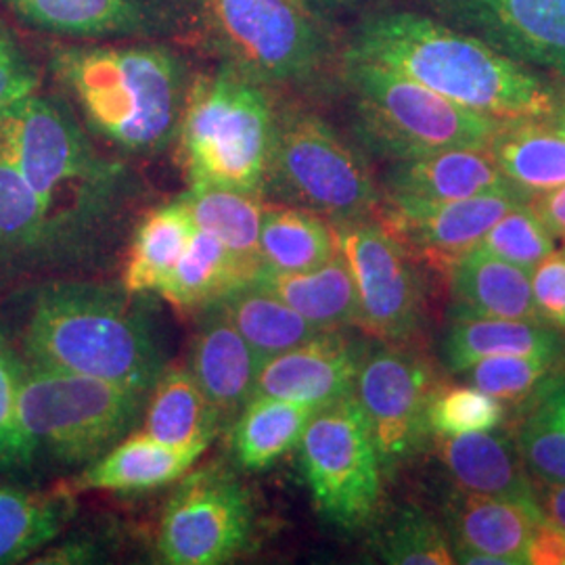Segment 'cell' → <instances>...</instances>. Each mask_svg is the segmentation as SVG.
<instances>
[{
	"label": "cell",
	"instance_id": "41",
	"mask_svg": "<svg viewBox=\"0 0 565 565\" xmlns=\"http://www.w3.org/2000/svg\"><path fill=\"white\" fill-rule=\"evenodd\" d=\"M23 361L0 331V471L23 469L36 459L20 422Z\"/></svg>",
	"mask_w": 565,
	"mask_h": 565
},
{
	"label": "cell",
	"instance_id": "40",
	"mask_svg": "<svg viewBox=\"0 0 565 565\" xmlns=\"http://www.w3.org/2000/svg\"><path fill=\"white\" fill-rule=\"evenodd\" d=\"M478 245L492 256L530 273L551 252H555V235L525 202L492 224Z\"/></svg>",
	"mask_w": 565,
	"mask_h": 565
},
{
	"label": "cell",
	"instance_id": "18",
	"mask_svg": "<svg viewBox=\"0 0 565 565\" xmlns=\"http://www.w3.org/2000/svg\"><path fill=\"white\" fill-rule=\"evenodd\" d=\"M364 348L342 329L321 331L264 361L254 396L321 408L354 392Z\"/></svg>",
	"mask_w": 565,
	"mask_h": 565
},
{
	"label": "cell",
	"instance_id": "29",
	"mask_svg": "<svg viewBox=\"0 0 565 565\" xmlns=\"http://www.w3.org/2000/svg\"><path fill=\"white\" fill-rule=\"evenodd\" d=\"M263 198V193L212 184H193L179 195L195 228L226 245L254 277L263 268L260 228L266 210Z\"/></svg>",
	"mask_w": 565,
	"mask_h": 565
},
{
	"label": "cell",
	"instance_id": "31",
	"mask_svg": "<svg viewBox=\"0 0 565 565\" xmlns=\"http://www.w3.org/2000/svg\"><path fill=\"white\" fill-rule=\"evenodd\" d=\"M315 406L254 396L231 425L233 459L242 469L263 471L298 448Z\"/></svg>",
	"mask_w": 565,
	"mask_h": 565
},
{
	"label": "cell",
	"instance_id": "44",
	"mask_svg": "<svg viewBox=\"0 0 565 565\" xmlns=\"http://www.w3.org/2000/svg\"><path fill=\"white\" fill-rule=\"evenodd\" d=\"M527 564L565 565V527L543 518L532 532Z\"/></svg>",
	"mask_w": 565,
	"mask_h": 565
},
{
	"label": "cell",
	"instance_id": "34",
	"mask_svg": "<svg viewBox=\"0 0 565 565\" xmlns=\"http://www.w3.org/2000/svg\"><path fill=\"white\" fill-rule=\"evenodd\" d=\"M193 231L195 224L179 198L151 210L130 243L121 285L132 294H160Z\"/></svg>",
	"mask_w": 565,
	"mask_h": 565
},
{
	"label": "cell",
	"instance_id": "46",
	"mask_svg": "<svg viewBox=\"0 0 565 565\" xmlns=\"http://www.w3.org/2000/svg\"><path fill=\"white\" fill-rule=\"evenodd\" d=\"M534 499L546 520L565 527V482L564 484L534 482Z\"/></svg>",
	"mask_w": 565,
	"mask_h": 565
},
{
	"label": "cell",
	"instance_id": "36",
	"mask_svg": "<svg viewBox=\"0 0 565 565\" xmlns=\"http://www.w3.org/2000/svg\"><path fill=\"white\" fill-rule=\"evenodd\" d=\"M564 390L562 382H555L530 396L532 406L525 408L513 438L527 473L536 482H565V429L557 419Z\"/></svg>",
	"mask_w": 565,
	"mask_h": 565
},
{
	"label": "cell",
	"instance_id": "17",
	"mask_svg": "<svg viewBox=\"0 0 565 565\" xmlns=\"http://www.w3.org/2000/svg\"><path fill=\"white\" fill-rule=\"evenodd\" d=\"M438 20L565 81V0H425Z\"/></svg>",
	"mask_w": 565,
	"mask_h": 565
},
{
	"label": "cell",
	"instance_id": "39",
	"mask_svg": "<svg viewBox=\"0 0 565 565\" xmlns=\"http://www.w3.org/2000/svg\"><path fill=\"white\" fill-rule=\"evenodd\" d=\"M503 417L505 408L501 401L478 387H446L443 384L427 406V427L434 436L488 431L503 424Z\"/></svg>",
	"mask_w": 565,
	"mask_h": 565
},
{
	"label": "cell",
	"instance_id": "4",
	"mask_svg": "<svg viewBox=\"0 0 565 565\" xmlns=\"http://www.w3.org/2000/svg\"><path fill=\"white\" fill-rule=\"evenodd\" d=\"M0 156L61 216L95 235L120 202L124 166L95 149L67 107L39 93L0 114Z\"/></svg>",
	"mask_w": 565,
	"mask_h": 565
},
{
	"label": "cell",
	"instance_id": "6",
	"mask_svg": "<svg viewBox=\"0 0 565 565\" xmlns=\"http://www.w3.org/2000/svg\"><path fill=\"white\" fill-rule=\"evenodd\" d=\"M263 195L331 224L375 218L384 202L361 153L321 116L294 105L275 114Z\"/></svg>",
	"mask_w": 565,
	"mask_h": 565
},
{
	"label": "cell",
	"instance_id": "22",
	"mask_svg": "<svg viewBox=\"0 0 565 565\" xmlns=\"http://www.w3.org/2000/svg\"><path fill=\"white\" fill-rule=\"evenodd\" d=\"M436 455L459 490L536 503L520 450L503 434L436 436Z\"/></svg>",
	"mask_w": 565,
	"mask_h": 565
},
{
	"label": "cell",
	"instance_id": "11",
	"mask_svg": "<svg viewBox=\"0 0 565 565\" xmlns=\"http://www.w3.org/2000/svg\"><path fill=\"white\" fill-rule=\"evenodd\" d=\"M252 527L247 488L226 469L205 467L182 476L163 507L158 553L170 565L226 564L247 545Z\"/></svg>",
	"mask_w": 565,
	"mask_h": 565
},
{
	"label": "cell",
	"instance_id": "35",
	"mask_svg": "<svg viewBox=\"0 0 565 565\" xmlns=\"http://www.w3.org/2000/svg\"><path fill=\"white\" fill-rule=\"evenodd\" d=\"M340 252L333 224L294 205H266L260 228L263 268L302 273L331 260Z\"/></svg>",
	"mask_w": 565,
	"mask_h": 565
},
{
	"label": "cell",
	"instance_id": "12",
	"mask_svg": "<svg viewBox=\"0 0 565 565\" xmlns=\"http://www.w3.org/2000/svg\"><path fill=\"white\" fill-rule=\"evenodd\" d=\"M333 231L356 287V324L384 342L413 340L424 327L425 315L415 258L373 218L333 224Z\"/></svg>",
	"mask_w": 565,
	"mask_h": 565
},
{
	"label": "cell",
	"instance_id": "16",
	"mask_svg": "<svg viewBox=\"0 0 565 565\" xmlns=\"http://www.w3.org/2000/svg\"><path fill=\"white\" fill-rule=\"evenodd\" d=\"M527 200L518 189L452 202L384 198L380 223L413 258L446 275L452 264L484 239L492 224Z\"/></svg>",
	"mask_w": 565,
	"mask_h": 565
},
{
	"label": "cell",
	"instance_id": "49",
	"mask_svg": "<svg viewBox=\"0 0 565 565\" xmlns=\"http://www.w3.org/2000/svg\"><path fill=\"white\" fill-rule=\"evenodd\" d=\"M319 2L329 4V7H345V4H350L352 0H319Z\"/></svg>",
	"mask_w": 565,
	"mask_h": 565
},
{
	"label": "cell",
	"instance_id": "13",
	"mask_svg": "<svg viewBox=\"0 0 565 565\" xmlns=\"http://www.w3.org/2000/svg\"><path fill=\"white\" fill-rule=\"evenodd\" d=\"M443 385L431 363L403 345L364 350L354 394L361 403L382 467L415 455L425 438L427 406Z\"/></svg>",
	"mask_w": 565,
	"mask_h": 565
},
{
	"label": "cell",
	"instance_id": "23",
	"mask_svg": "<svg viewBox=\"0 0 565 565\" xmlns=\"http://www.w3.org/2000/svg\"><path fill=\"white\" fill-rule=\"evenodd\" d=\"M446 277L457 315L543 323L534 306L527 270L492 256L480 245L452 264Z\"/></svg>",
	"mask_w": 565,
	"mask_h": 565
},
{
	"label": "cell",
	"instance_id": "2",
	"mask_svg": "<svg viewBox=\"0 0 565 565\" xmlns=\"http://www.w3.org/2000/svg\"><path fill=\"white\" fill-rule=\"evenodd\" d=\"M51 67L86 130L121 153L156 156L177 139L193 78L174 49L156 41L76 42L53 49Z\"/></svg>",
	"mask_w": 565,
	"mask_h": 565
},
{
	"label": "cell",
	"instance_id": "7",
	"mask_svg": "<svg viewBox=\"0 0 565 565\" xmlns=\"http://www.w3.org/2000/svg\"><path fill=\"white\" fill-rule=\"evenodd\" d=\"M359 132L394 162L457 147H488L501 120L471 111L377 63L343 55Z\"/></svg>",
	"mask_w": 565,
	"mask_h": 565
},
{
	"label": "cell",
	"instance_id": "24",
	"mask_svg": "<svg viewBox=\"0 0 565 565\" xmlns=\"http://www.w3.org/2000/svg\"><path fill=\"white\" fill-rule=\"evenodd\" d=\"M221 429L218 413L191 369L166 366L147 396L141 431L172 448L205 452Z\"/></svg>",
	"mask_w": 565,
	"mask_h": 565
},
{
	"label": "cell",
	"instance_id": "48",
	"mask_svg": "<svg viewBox=\"0 0 565 565\" xmlns=\"http://www.w3.org/2000/svg\"><path fill=\"white\" fill-rule=\"evenodd\" d=\"M557 419H559V424L565 429V390L564 394H562V401H559V408H557Z\"/></svg>",
	"mask_w": 565,
	"mask_h": 565
},
{
	"label": "cell",
	"instance_id": "27",
	"mask_svg": "<svg viewBox=\"0 0 565 565\" xmlns=\"http://www.w3.org/2000/svg\"><path fill=\"white\" fill-rule=\"evenodd\" d=\"M254 279L264 282L308 323L323 331L342 329L359 321L356 287L342 252L321 266L302 273L260 268Z\"/></svg>",
	"mask_w": 565,
	"mask_h": 565
},
{
	"label": "cell",
	"instance_id": "45",
	"mask_svg": "<svg viewBox=\"0 0 565 565\" xmlns=\"http://www.w3.org/2000/svg\"><path fill=\"white\" fill-rule=\"evenodd\" d=\"M527 205L546 224L555 239L565 242V184L545 193H536L527 200Z\"/></svg>",
	"mask_w": 565,
	"mask_h": 565
},
{
	"label": "cell",
	"instance_id": "38",
	"mask_svg": "<svg viewBox=\"0 0 565 565\" xmlns=\"http://www.w3.org/2000/svg\"><path fill=\"white\" fill-rule=\"evenodd\" d=\"M377 548L385 564H455L448 534L429 515L417 509H404L396 513V518L380 534Z\"/></svg>",
	"mask_w": 565,
	"mask_h": 565
},
{
	"label": "cell",
	"instance_id": "37",
	"mask_svg": "<svg viewBox=\"0 0 565 565\" xmlns=\"http://www.w3.org/2000/svg\"><path fill=\"white\" fill-rule=\"evenodd\" d=\"M565 356H490L471 364L465 373L471 384L503 403H524L546 385L559 382Z\"/></svg>",
	"mask_w": 565,
	"mask_h": 565
},
{
	"label": "cell",
	"instance_id": "30",
	"mask_svg": "<svg viewBox=\"0 0 565 565\" xmlns=\"http://www.w3.org/2000/svg\"><path fill=\"white\" fill-rule=\"evenodd\" d=\"M216 306L235 324L245 342L254 348L263 363L323 331L308 323L258 279L237 285Z\"/></svg>",
	"mask_w": 565,
	"mask_h": 565
},
{
	"label": "cell",
	"instance_id": "1",
	"mask_svg": "<svg viewBox=\"0 0 565 565\" xmlns=\"http://www.w3.org/2000/svg\"><path fill=\"white\" fill-rule=\"evenodd\" d=\"M345 57L377 63L494 120H546L555 82L463 30L413 11H382L356 28Z\"/></svg>",
	"mask_w": 565,
	"mask_h": 565
},
{
	"label": "cell",
	"instance_id": "42",
	"mask_svg": "<svg viewBox=\"0 0 565 565\" xmlns=\"http://www.w3.org/2000/svg\"><path fill=\"white\" fill-rule=\"evenodd\" d=\"M39 72L15 34L0 21V114L23 97L39 93Z\"/></svg>",
	"mask_w": 565,
	"mask_h": 565
},
{
	"label": "cell",
	"instance_id": "5",
	"mask_svg": "<svg viewBox=\"0 0 565 565\" xmlns=\"http://www.w3.org/2000/svg\"><path fill=\"white\" fill-rule=\"evenodd\" d=\"M277 105L268 86L224 63L198 76L177 132L182 170L193 184L263 193Z\"/></svg>",
	"mask_w": 565,
	"mask_h": 565
},
{
	"label": "cell",
	"instance_id": "21",
	"mask_svg": "<svg viewBox=\"0 0 565 565\" xmlns=\"http://www.w3.org/2000/svg\"><path fill=\"white\" fill-rule=\"evenodd\" d=\"M455 545L469 546L505 565L527 564V545L545 518L534 501H518L459 490L448 501Z\"/></svg>",
	"mask_w": 565,
	"mask_h": 565
},
{
	"label": "cell",
	"instance_id": "25",
	"mask_svg": "<svg viewBox=\"0 0 565 565\" xmlns=\"http://www.w3.org/2000/svg\"><path fill=\"white\" fill-rule=\"evenodd\" d=\"M202 455L162 445L145 431L128 434L97 461L86 465L74 488L107 492L156 490L181 480Z\"/></svg>",
	"mask_w": 565,
	"mask_h": 565
},
{
	"label": "cell",
	"instance_id": "32",
	"mask_svg": "<svg viewBox=\"0 0 565 565\" xmlns=\"http://www.w3.org/2000/svg\"><path fill=\"white\" fill-rule=\"evenodd\" d=\"M74 509L70 492H32L0 482V565L25 562L53 543Z\"/></svg>",
	"mask_w": 565,
	"mask_h": 565
},
{
	"label": "cell",
	"instance_id": "14",
	"mask_svg": "<svg viewBox=\"0 0 565 565\" xmlns=\"http://www.w3.org/2000/svg\"><path fill=\"white\" fill-rule=\"evenodd\" d=\"M25 25L76 42L158 41L202 25L203 0H0Z\"/></svg>",
	"mask_w": 565,
	"mask_h": 565
},
{
	"label": "cell",
	"instance_id": "47",
	"mask_svg": "<svg viewBox=\"0 0 565 565\" xmlns=\"http://www.w3.org/2000/svg\"><path fill=\"white\" fill-rule=\"evenodd\" d=\"M546 121L565 135V81L555 82V103Z\"/></svg>",
	"mask_w": 565,
	"mask_h": 565
},
{
	"label": "cell",
	"instance_id": "20",
	"mask_svg": "<svg viewBox=\"0 0 565 565\" xmlns=\"http://www.w3.org/2000/svg\"><path fill=\"white\" fill-rule=\"evenodd\" d=\"M511 189L515 186L503 177L488 147H457L398 160L385 172V198L452 202Z\"/></svg>",
	"mask_w": 565,
	"mask_h": 565
},
{
	"label": "cell",
	"instance_id": "8",
	"mask_svg": "<svg viewBox=\"0 0 565 565\" xmlns=\"http://www.w3.org/2000/svg\"><path fill=\"white\" fill-rule=\"evenodd\" d=\"M145 403L130 387L23 361L20 422L36 457L86 467L132 434Z\"/></svg>",
	"mask_w": 565,
	"mask_h": 565
},
{
	"label": "cell",
	"instance_id": "33",
	"mask_svg": "<svg viewBox=\"0 0 565 565\" xmlns=\"http://www.w3.org/2000/svg\"><path fill=\"white\" fill-rule=\"evenodd\" d=\"M249 279L254 273L226 245L195 228L160 296L181 310H203Z\"/></svg>",
	"mask_w": 565,
	"mask_h": 565
},
{
	"label": "cell",
	"instance_id": "9",
	"mask_svg": "<svg viewBox=\"0 0 565 565\" xmlns=\"http://www.w3.org/2000/svg\"><path fill=\"white\" fill-rule=\"evenodd\" d=\"M202 23L226 63L264 86L308 84L331 53L300 0H203Z\"/></svg>",
	"mask_w": 565,
	"mask_h": 565
},
{
	"label": "cell",
	"instance_id": "10",
	"mask_svg": "<svg viewBox=\"0 0 565 565\" xmlns=\"http://www.w3.org/2000/svg\"><path fill=\"white\" fill-rule=\"evenodd\" d=\"M303 480L327 522L366 524L382 497V463L356 394L315 411L298 443Z\"/></svg>",
	"mask_w": 565,
	"mask_h": 565
},
{
	"label": "cell",
	"instance_id": "15",
	"mask_svg": "<svg viewBox=\"0 0 565 565\" xmlns=\"http://www.w3.org/2000/svg\"><path fill=\"white\" fill-rule=\"evenodd\" d=\"M95 239L44 202L0 156V285L76 264L93 252Z\"/></svg>",
	"mask_w": 565,
	"mask_h": 565
},
{
	"label": "cell",
	"instance_id": "50",
	"mask_svg": "<svg viewBox=\"0 0 565 565\" xmlns=\"http://www.w3.org/2000/svg\"><path fill=\"white\" fill-rule=\"evenodd\" d=\"M300 2H306V0H300Z\"/></svg>",
	"mask_w": 565,
	"mask_h": 565
},
{
	"label": "cell",
	"instance_id": "28",
	"mask_svg": "<svg viewBox=\"0 0 565 565\" xmlns=\"http://www.w3.org/2000/svg\"><path fill=\"white\" fill-rule=\"evenodd\" d=\"M488 151L527 198L565 184V135L546 120L503 121Z\"/></svg>",
	"mask_w": 565,
	"mask_h": 565
},
{
	"label": "cell",
	"instance_id": "43",
	"mask_svg": "<svg viewBox=\"0 0 565 565\" xmlns=\"http://www.w3.org/2000/svg\"><path fill=\"white\" fill-rule=\"evenodd\" d=\"M530 273L532 298L541 321L565 331V249L551 252Z\"/></svg>",
	"mask_w": 565,
	"mask_h": 565
},
{
	"label": "cell",
	"instance_id": "19",
	"mask_svg": "<svg viewBox=\"0 0 565 565\" xmlns=\"http://www.w3.org/2000/svg\"><path fill=\"white\" fill-rule=\"evenodd\" d=\"M260 366V356L223 310L216 303L203 308L189 369L223 427L235 424L243 406L254 398Z\"/></svg>",
	"mask_w": 565,
	"mask_h": 565
},
{
	"label": "cell",
	"instance_id": "26",
	"mask_svg": "<svg viewBox=\"0 0 565 565\" xmlns=\"http://www.w3.org/2000/svg\"><path fill=\"white\" fill-rule=\"evenodd\" d=\"M565 356L559 329L539 321L488 319L457 315L445 338V359L452 373H465L471 364L490 356Z\"/></svg>",
	"mask_w": 565,
	"mask_h": 565
},
{
	"label": "cell",
	"instance_id": "3",
	"mask_svg": "<svg viewBox=\"0 0 565 565\" xmlns=\"http://www.w3.org/2000/svg\"><path fill=\"white\" fill-rule=\"evenodd\" d=\"M124 285L53 281L32 303L25 363L97 377L149 396L166 371L156 324Z\"/></svg>",
	"mask_w": 565,
	"mask_h": 565
}]
</instances>
